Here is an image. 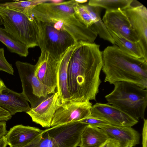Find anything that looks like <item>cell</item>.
<instances>
[{"label":"cell","instance_id":"6da1fadb","mask_svg":"<svg viewBox=\"0 0 147 147\" xmlns=\"http://www.w3.org/2000/svg\"><path fill=\"white\" fill-rule=\"evenodd\" d=\"M102 54L99 45L80 41L68 64L67 85L71 96L69 101L96 100L101 82Z\"/></svg>","mask_w":147,"mask_h":147},{"label":"cell","instance_id":"7a4b0ae2","mask_svg":"<svg viewBox=\"0 0 147 147\" xmlns=\"http://www.w3.org/2000/svg\"><path fill=\"white\" fill-rule=\"evenodd\" d=\"M102 57L105 82H126L147 88V60L129 55L115 45L106 47Z\"/></svg>","mask_w":147,"mask_h":147},{"label":"cell","instance_id":"3957f363","mask_svg":"<svg viewBox=\"0 0 147 147\" xmlns=\"http://www.w3.org/2000/svg\"><path fill=\"white\" fill-rule=\"evenodd\" d=\"M76 0L40 4L32 11L31 18L48 23L57 29L69 34L77 42L93 43L97 35L81 23L76 16L74 7Z\"/></svg>","mask_w":147,"mask_h":147},{"label":"cell","instance_id":"277c9868","mask_svg":"<svg viewBox=\"0 0 147 147\" xmlns=\"http://www.w3.org/2000/svg\"><path fill=\"white\" fill-rule=\"evenodd\" d=\"M113 84V90L105 96L108 104L138 120L144 119L147 106V90L126 82H117Z\"/></svg>","mask_w":147,"mask_h":147},{"label":"cell","instance_id":"5b68a950","mask_svg":"<svg viewBox=\"0 0 147 147\" xmlns=\"http://www.w3.org/2000/svg\"><path fill=\"white\" fill-rule=\"evenodd\" d=\"M0 15L4 28L13 37L29 48L38 46V29L34 19L0 6Z\"/></svg>","mask_w":147,"mask_h":147},{"label":"cell","instance_id":"8992f818","mask_svg":"<svg viewBox=\"0 0 147 147\" xmlns=\"http://www.w3.org/2000/svg\"><path fill=\"white\" fill-rule=\"evenodd\" d=\"M34 19L38 28V46L41 52H46L58 60L69 47L78 42L67 32L57 29L48 23Z\"/></svg>","mask_w":147,"mask_h":147},{"label":"cell","instance_id":"52a82bcc","mask_svg":"<svg viewBox=\"0 0 147 147\" xmlns=\"http://www.w3.org/2000/svg\"><path fill=\"white\" fill-rule=\"evenodd\" d=\"M15 64L22 83V93L32 107L51 93L36 76L35 65L19 61Z\"/></svg>","mask_w":147,"mask_h":147},{"label":"cell","instance_id":"ba28073f","mask_svg":"<svg viewBox=\"0 0 147 147\" xmlns=\"http://www.w3.org/2000/svg\"><path fill=\"white\" fill-rule=\"evenodd\" d=\"M88 125L79 121L52 127L44 131L56 142L58 147L79 146L81 135Z\"/></svg>","mask_w":147,"mask_h":147},{"label":"cell","instance_id":"9c48e42d","mask_svg":"<svg viewBox=\"0 0 147 147\" xmlns=\"http://www.w3.org/2000/svg\"><path fill=\"white\" fill-rule=\"evenodd\" d=\"M92 104L90 101H69L57 109L52 119L51 127L79 121L91 115Z\"/></svg>","mask_w":147,"mask_h":147},{"label":"cell","instance_id":"30bf717a","mask_svg":"<svg viewBox=\"0 0 147 147\" xmlns=\"http://www.w3.org/2000/svg\"><path fill=\"white\" fill-rule=\"evenodd\" d=\"M61 104L59 94L56 91L49 94L26 113L33 122L43 127L49 128L56 111Z\"/></svg>","mask_w":147,"mask_h":147},{"label":"cell","instance_id":"8fae6325","mask_svg":"<svg viewBox=\"0 0 147 147\" xmlns=\"http://www.w3.org/2000/svg\"><path fill=\"white\" fill-rule=\"evenodd\" d=\"M91 115L116 126L132 127L138 122L127 113L108 103H96L92 105Z\"/></svg>","mask_w":147,"mask_h":147},{"label":"cell","instance_id":"7c38bea8","mask_svg":"<svg viewBox=\"0 0 147 147\" xmlns=\"http://www.w3.org/2000/svg\"><path fill=\"white\" fill-rule=\"evenodd\" d=\"M59 60L54 58L46 52H42L35 65L36 76L51 93H54L57 88Z\"/></svg>","mask_w":147,"mask_h":147},{"label":"cell","instance_id":"4fadbf2b","mask_svg":"<svg viewBox=\"0 0 147 147\" xmlns=\"http://www.w3.org/2000/svg\"><path fill=\"white\" fill-rule=\"evenodd\" d=\"M139 39L145 58L147 59V9L142 4L130 6L122 10Z\"/></svg>","mask_w":147,"mask_h":147},{"label":"cell","instance_id":"5bb4252c","mask_svg":"<svg viewBox=\"0 0 147 147\" xmlns=\"http://www.w3.org/2000/svg\"><path fill=\"white\" fill-rule=\"evenodd\" d=\"M102 20L108 30L131 41L139 42L138 37L122 10L106 11Z\"/></svg>","mask_w":147,"mask_h":147},{"label":"cell","instance_id":"9a60e30c","mask_svg":"<svg viewBox=\"0 0 147 147\" xmlns=\"http://www.w3.org/2000/svg\"><path fill=\"white\" fill-rule=\"evenodd\" d=\"M0 107L11 115L19 112L26 113L31 108L22 93L13 91L5 85L0 88Z\"/></svg>","mask_w":147,"mask_h":147},{"label":"cell","instance_id":"2e32d148","mask_svg":"<svg viewBox=\"0 0 147 147\" xmlns=\"http://www.w3.org/2000/svg\"><path fill=\"white\" fill-rule=\"evenodd\" d=\"M80 44L79 41L69 47L59 60L56 90L59 96L61 104L69 100L71 98L67 85L68 66L72 53Z\"/></svg>","mask_w":147,"mask_h":147},{"label":"cell","instance_id":"e0dca14e","mask_svg":"<svg viewBox=\"0 0 147 147\" xmlns=\"http://www.w3.org/2000/svg\"><path fill=\"white\" fill-rule=\"evenodd\" d=\"M43 131L36 127L18 125L11 128L5 136L10 147H23L30 143Z\"/></svg>","mask_w":147,"mask_h":147},{"label":"cell","instance_id":"ac0fdd59","mask_svg":"<svg viewBox=\"0 0 147 147\" xmlns=\"http://www.w3.org/2000/svg\"><path fill=\"white\" fill-rule=\"evenodd\" d=\"M100 128L105 132L110 138L118 141L121 147L130 144L134 146L140 143V134L132 127L110 124Z\"/></svg>","mask_w":147,"mask_h":147},{"label":"cell","instance_id":"d6986e66","mask_svg":"<svg viewBox=\"0 0 147 147\" xmlns=\"http://www.w3.org/2000/svg\"><path fill=\"white\" fill-rule=\"evenodd\" d=\"M109 136L99 128L88 126L81 135L79 147H100Z\"/></svg>","mask_w":147,"mask_h":147},{"label":"cell","instance_id":"ffe728a7","mask_svg":"<svg viewBox=\"0 0 147 147\" xmlns=\"http://www.w3.org/2000/svg\"><path fill=\"white\" fill-rule=\"evenodd\" d=\"M108 30V29H107ZM115 44L122 51L132 56L139 59H146L139 42L129 40L119 34L108 30Z\"/></svg>","mask_w":147,"mask_h":147},{"label":"cell","instance_id":"44dd1931","mask_svg":"<svg viewBox=\"0 0 147 147\" xmlns=\"http://www.w3.org/2000/svg\"><path fill=\"white\" fill-rule=\"evenodd\" d=\"M85 5L93 21V25L90 28L100 38L109 42L113 45H115V42L101 18V8L90 6L88 4Z\"/></svg>","mask_w":147,"mask_h":147},{"label":"cell","instance_id":"7402d4cb","mask_svg":"<svg viewBox=\"0 0 147 147\" xmlns=\"http://www.w3.org/2000/svg\"><path fill=\"white\" fill-rule=\"evenodd\" d=\"M0 41L11 52L21 57H26L28 55L29 48L13 37L5 28L1 27Z\"/></svg>","mask_w":147,"mask_h":147},{"label":"cell","instance_id":"603a6c76","mask_svg":"<svg viewBox=\"0 0 147 147\" xmlns=\"http://www.w3.org/2000/svg\"><path fill=\"white\" fill-rule=\"evenodd\" d=\"M53 1L48 0L22 1L0 3V6L22 13L28 16L36 6L43 3L52 2Z\"/></svg>","mask_w":147,"mask_h":147},{"label":"cell","instance_id":"cb8c5ba5","mask_svg":"<svg viewBox=\"0 0 147 147\" xmlns=\"http://www.w3.org/2000/svg\"><path fill=\"white\" fill-rule=\"evenodd\" d=\"M133 0H90L88 5L103 8L106 11L123 10L130 6Z\"/></svg>","mask_w":147,"mask_h":147},{"label":"cell","instance_id":"d4e9b609","mask_svg":"<svg viewBox=\"0 0 147 147\" xmlns=\"http://www.w3.org/2000/svg\"><path fill=\"white\" fill-rule=\"evenodd\" d=\"M74 10L77 18L86 26L90 28L93 25V21L85 5L77 2Z\"/></svg>","mask_w":147,"mask_h":147},{"label":"cell","instance_id":"484cf974","mask_svg":"<svg viewBox=\"0 0 147 147\" xmlns=\"http://www.w3.org/2000/svg\"><path fill=\"white\" fill-rule=\"evenodd\" d=\"M23 147H58L55 141L43 131L27 145Z\"/></svg>","mask_w":147,"mask_h":147},{"label":"cell","instance_id":"4316f807","mask_svg":"<svg viewBox=\"0 0 147 147\" xmlns=\"http://www.w3.org/2000/svg\"><path fill=\"white\" fill-rule=\"evenodd\" d=\"M79 121L88 125L99 128L105 125L111 124L106 121L91 115Z\"/></svg>","mask_w":147,"mask_h":147},{"label":"cell","instance_id":"83f0119b","mask_svg":"<svg viewBox=\"0 0 147 147\" xmlns=\"http://www.w3.org/2000/svg\"><path fill=\"white\" fill-rule=\"evenodd\" d=\"M3 48H0V70L13 75L14 70L12 65L6 59L4 55Z\"/></svg>","mask_w":147,"mask_h":147},{"label":"cell","instance_id":"f1b7e54d","mask_svg":"<svg viewBox=\"0 0 147 147\" xmlns=\"http://www.w3.org/2000/svg\"><path fill=\"white\" fill-rule=\"evenodd\" d=\"M142 128V147H147V119L144 118Z\"/></svg>","mask_w":147,"mask_h":147},{"label":"cell","instance_id":"f546056e","mask_svg":"<svg viewBox=\"0 0 147 147\" xmlns=\"http://www.w3.org/2000/svg\"><path fill=\"white\" fill-rule=\"evenodd\" d=\"M100 147H121V146L118 141L110 138Z\"/></svg>","mask_w":147,"mask_h":147},{"label":"cell","instance_id":"4dcf8cb0","mask_svg":"<svg viewBox=\"0 0 147 147\" xmlns=\"http://www.w3.org/2000/svg\"><path fill=\"white\" fill-rule=\"evenodd\" d=\"M7 132L5 121H0V139L5 136Z\"/></svg>","mask_w":147,"mask_h":147},{"label":"cell","instance_id":"1f68e13d","mask_svg":"<svg viewBox=\"0 0 147 147\" xmlns=\"http://www.w3.org/2000/svg\"><path fill=\"white\" fill-rule=\"evenodd\" d=\"M8 145L5 136L0 139V147H6Z\"/></svg>","mask_w":147,"mask_h":147},{"label":"cell","instance_id":"d6a6232c","mask_svg":"<svg viewBox=\"0 0 147 147\" xmlns=\"http://www.w3.org/2000/svg\"><path fill=\"white\" fill-rule=\"evenodd\" d=\"M77 3H79L81 4L82 3H86L88 1L87 0H76Z\"/></svg>","mask_w":147,"mask_h":147},{"label":"cell","instance_id":"836d02e7","mask_svg":"<svg viewBox=\"0 0 147 147\" xmlns=\"http://www.w3.org/2000/svg\"><path fill=\"white\" fill-rule=\"evenodd\" d=\"M5 85L3 81L0 79V88Z\"/></svg>","mask_w":147,"mask_h":147},{"label":"cell","instance_id":"e575fe53","mask_svg":"<svg viewBox=\"0 0 147 147\" xmlns=\"http://www.w3.org/2000/svg\"><path fill=\"white\" fill-rule=\"evenodd\" d=\"M134 146L132 144H130L127 145L124 147H133Z\"/></svg>","mask_w":147,"mask_h":147},{"label":"cell","instance_id":"d590c367","mask_svg":"<svg viewBox=\"0 0 147 147\" xmlns=\"http://www.w3.org/2000/svg\"><path fill=\"white\" fill-rule=\"evenodd\" d=\"M3 24L2 21V19L1 17V16L0 15V25H1Z\"/></svg>","mask_w":147,"mask_h":147}]
</instances>
